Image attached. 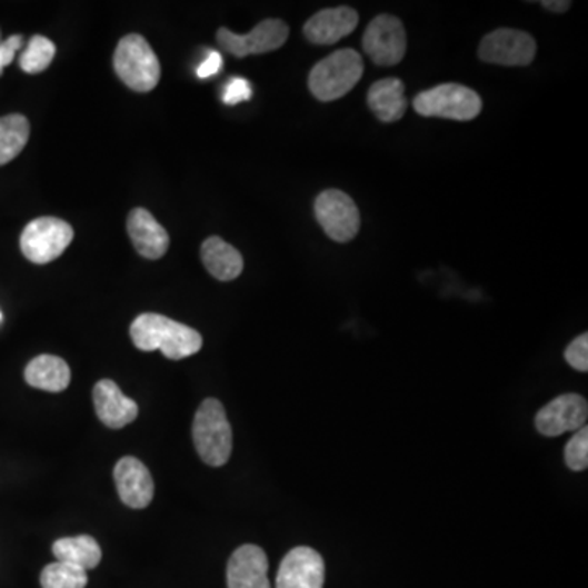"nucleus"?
I'll use <instances>...</instances> for the list:
<instances>
[{
	"instance_id": "nucleus-1",
	"label": "nucleus",
	"mask_w": 588,
	"mask_h": 588,
	"mask_svg": "<svg viewBox=\"0 0 588 588\" xmlns=\"http://www.w3.org/2000/svg\"><path fill=\"white\" fill-rule=\"evenodd\" d=\"M131 340L142 351L161 350L169 360H182L203 347L200 332L155 312L138 316L131 323Z\"/></svg>"
},
{
	"instance_id": "nucleus-2",
	"label": "nucleus",
	"mask_w": 588,
	"mask_h": 588,
	"mask_svg": "<svg viewBox=\"0 0 588 588\" xmlns=\"http://www.w3.org/2000/svg\"><path fill=\"white\" fill-rule=\"evenodd\" d=\"M193 444L197 454L213 468H221L232 454V430L225 406L218 399H207L195 413Z\"/></svg>"
},
{
	"instance_id": "nucleus-3",
	"label": "nucleus",
	"mask_w": 588,
	"mask_h": 588,
	"mask_svg": "<svg viewBox=\"0 0 588 588\" xmlns=\"http://www.w3.org/2000/svg\"><path fill=\"white\" fill-rule=\"evenodd\" d=\"M114 72L134 92H151L161 81V64L151 44L138 33L127 34L113 56Z\"/></svg>"
},
{
	"instance_id": "nucleus-4",
	"label": "nucleus",
	"mask_w": 588,
	"mask_h": 588,
	"mask_svg": "<svg viewBox=\"0 0 588 588\" xmlns=\"http://www.w3.org/2000/svg\"><path fill=\"white\" fill-rule=\"evenodd\" d=\"M363 76V59L355 50H339L312 68L309 90L321 102H333L347 96Z\"/></svg>"
},
{
	"instance_id": "nucleus-5",
	"label": "nucleus",
	"mask_w": 588,
	"mask_h": 588,
	"mask_svg": "<svg viewBox=\"0 0 588 588\" xmlns=\"http://www.w3.org/2000/svg\"><path fill=\"white\" fill-rule=\"evenodd\" d=\"M413 108L422 117L448 120H475L482 110V100L475 90L459 83H441L413 99Z\"/></svg>"
},
{
	"instance_id": "nucleus-6",
	"label": "nucleus",
	"mask_w": 588,
	"mask_h": 588,
	"mask_svg": "<svg viewBox=\"0 0 588 588\" xmlns=\"http://www.w3.org/2000/svg\"><path fill=\"white\" fill-rule=\"evenodd\" d=\"M74 239V229L69 222L53 216L33 219L23 229L20 249L30 262L37 266L53 262L62 256Z\"/></svg>"
},
{
	"instance_id": "nucleus-7",
	"label": "nucleus",
	"mask_w": 588,
	"mask_h": 588,
	"mask_svg": "<svg viewBox=\"0 0 588 588\" xmlns=\"http://www.w3.org/2000/svg\"><path fill=\"white\" fill-rule=\"evenodd\" d=\"M316 219L322 226L323 232L336 242H350L360 231V211L346 191H322L315 203Z\"/></svg>"
},
{
	"instance_id": "nucleus-8",
	"label": "nucleus",
	"mask_w": 588,
	"mask_h": 588,
	"mask_svg": "<svg viewBox=\"0 0 588 588\" xmlns=\"http://www.w3.org/2000/svg\"><path fill=\"white\" fill-rule=\"evenodd\" d=\"M290 28L283 20L268 19L260 22L247 34H238L228 28H219L216 33L219 47L236 58H246L249 54H263L280 50L287 43Z\"/></svg>"
},
{
	"instance_id": "nucleus-9",
	"label": "nucleus",
	"mask_w": 588,
	"mask_h": 588,
	"mask_svg": "<svg viewBox=\"0 0 588 588\" xmlns=\"http://www.w3.org/2000/svg\"><path fill=\"white\" fill-rule=\"evenodd\" d=\"M536 41L531 34L511 28H500L482 38L479 58L499 66H528L534 62Z\"/></svg>"
},
{
	"instance_id": "nucleus-10",
	"label": "nucleus",
	"mask_w": 588,
	"mask_h": 588,
	"mask_svg": "<svg viewBox=\"0 0 588 588\" xmlns=\"http://www.w3.org/2000/svg\"><path fill=\"white\" fill-rule=\"evenodd\" d=\"M365 53L378 66H396L407 50L406 30L401 20L392 16H378L363 34Z\"/></svg>"
},
{
	"instance_id": "nucleus-11",
	"label": "nucleus",
	"mask_w": 588,
	"mask_h": 588,
	"mask_svg": "<svg viewBox=\"0 0 588 588\" xmlns=\"http://www.w3.org/2000/svg\"><path fill=\"white\" fill-rule=\"evenodd\" d=\"M588 403L582 396L564 395L552 399L548 406L539 410L535 426L545 437H559L567 431L580 430L586 427Z\"/></svg>"
},
{
	"instance_id": "nucleus-12",
	"label": "nucleus",
	"mask_w": 588,
	"mask_h": 588,
	"mask_svg": "<svg viewBox=\"0 0 588 588\" xmlns=\"http://www.w3.org/2000/svg\"><path fill=\"white\" fill-rule=\"evenodd\" d=\"M326 566L322 556L308 546L291 549L280 564L277 588H322Z\"/></svg>"
},
{
	"instance_id": "nucleus-13",
	"label": "nucleus",
	"mask_w": 588,
	"mask_h": 588,
	"mask_svg": "<svg viewBox=\"0 0 588 588\" xmlns=\"http://www.w3.org/2000/svg\"><path fill=\"white\" fill-rule=\"evenodd\" d=\"M113 478L118 496L124 506L141 510L155 499V481L151 472L134 456H124L117 462Z\"/></svg>"
},
{
	"instance_id": "nucleus-14",
	"label": "nucleus",
	"mask_w": 588,
	"mask_h": 588,
	"mask_svg": "<svg viewBox=\"0 0 588 588\" xmlns=\"http://www.w3.org/2000/svg\"><path fill=\"white\" fill-rule=\"evenodd\" d=\"M228 588H271L266 551L256 545H243L228 562Z\"/></svg>"
},
{
	"instance_id": "nucleus-15",
	"label": "nucleus",
	"mask_w": 588,
	"mask_h": 588,
	"mask_svg": "<svg viewBox=\"0 0 588 588\" xmlns=\"http://www.w3.org/2000/svg\"><path fill=\"white\" fill-rule=\"evenodd\" d=\"M357 26V10L351 7H336V9H323L312 16L302 31L312 44L329 47L348 37Z\"/></svg>"
},
{
	"instance_id": "nucleus-16",
	"label": "nucleus",
	"mask_w": 588,
	"mask_h": 588,
	"mask_svg": "<svg viewBox=\"0 0 588 588\" xmlns=\"http://www.w3.org/2000/svg\"><path fill=\"white\" fill-rule=\"evenodd\" d=\"M93 406L103 426L123 428L138 417V403L127 398L111 379H102L93 388Z\"/></svg>"
},
{
	"instance_id": "nucleus-17",
	"label": "nucleus",
	"mask_w": 588,
	"mask_h": 588,
	"mask_svg": "<svg viewBox=\"0 0 588 588\" xmlns=\"http://www.w3.org/2000/svg\"><path fill=\"white\" fill-rule=\"evenodd\" d=\"M127 228L139 256L149 260L166 256L170 243L169 235L148 210L134 208L128 216Z\"/></svg>"
},
{
	"instance_id": "nucleus-18",
	"label": "nucleus",
	"mask_w": 588,
	"mask_h": 588,
	"mask_svg": "<svg viewBox=\"0 0 588 588\" xmlns=\"http://www.w3.org/2000/svg\"><path fill=\"white\" fill-rule=\"evenodd\" d=\"M401 79L388 78L375 82L368 90V106L382 123L401 120L407 111V99Z\"/></svg>"
},
{
	"instance_id": "nucleus-19",
	"label": "nucleus",
	"mask_w": 588,
	"mask_h": 588,
	"mask_svg": "<svg viewBox=\"0 0 588 588\" xmlns=\"http://www.w3.org/2000/svg\"><path fill=\"white\" fill-rule=\"evenodd\" d=\"M26 381L31 388L48 392H62L71 382V370L62 358L40 355L26 368Z\"/></svg>"
},
{
	"instance_id": "nucleus-20",
	"label": "nucleus",
	"mask_w": 588,
	"mask_h": 588,
	"mask_svg": "<svg viewBox=\"0 0 588 588\" xmlns=\"http://www.w3.org/2000/svg\"><path fill=\"white\" fill-rule=\"evenodd\" d=\"M201 260L211 277L219 281L236 280L243 270L241 252L221 238H208L201 246Z\"/></svg>"
},
{
	"instance_id": "nucleus-21",
	"label": "nucleus",
	"mask_w": 588,
	"mask_h": 588,
	"mask_svg": "<svg viewBox=\"0 0 588 588\" xmlns=\"http://www.w3.org/2000/svg\"><path fill=\"white\" fill-rule=\"evenodd\" d=\"M56 561L72 564L81 569L92 570L102 561V549L96 538L89 535L61 538L53 545Z\"/></svg>"
},
{
	"instance_id": "nucleus-22",
	"label": "nucleus",
	"mask_w": 588,
	"mask_h": 588,
	"mask_svg": "<svg viewBox=\"0 0 588 588\" xmlns=\"http://www.w3.org/2000/svg\"><path fill=\"white\" fill-rule=\"evenodd\" d=\"M30 138V123L23 114L0 118V166H6L26 148Z\"/></svg>"
},
{
	"instance_id": "nucleus-23",
	"label": "nucleus",
	"mask_w": 588,
	"mask_h": 588,
	"mask_svg": "<svg viewBox=\"0 0 588 588\" xmlns=\"http://www.w3.org/2000/svg\"><path fill=\"white\" fill-rule=\"evenodd\" d=\"M40 582L43 588H86L89 577L81 567L56 561L44 567Z\"/></svg>"
},
{
	"instance_id": "nucleus-24",
	"label": "nucleus",
	"mask_w": 588,
	"mask_h": 588,
	"mask_svg": "<svg viewBox=\"0 0 588 588\" xmlns=\"http://www.w3.org/2000/svg\"><path fill=\"white\" fill-rule=\"evenodd\" d=\"M56 54V47L53 41L48 40L47 37L34 34L28 41L27 50L20 56V68L27 74H38L44 69L50 68Z\"/></svg>"
},
{
	"instance_id": "nucleus-25",
	"label": "nucleus",
	"mask_w": 588,
	"mask_h": 588,
	"mask_svg": "<svg viewBox=\"0 0 588 588\" xmlns=\"http://www.w3.org/2000/svg\"><path fill=\"white\" fill-rule=\"evenodd\" d=\"M567 468L572 471H586L588 468V428L582 427L566 445Z\"/></svg>"
},
{
	"instance_id": "nucleus-26",
	"label": "nucleus",
	"mask_w": 588,
	"mask_h": 588,
	"mask_svg": "<svg viewBox=\"0 0 588 588\" xmlns=\"http://www.w3.org/2000/svg\"><path fill=\"white\" fill-rule=\"evenodd\" d=\"M566 361L577 371H588V336H582L574 339L566 348Z\"/></svg>"
},
{
	"instance_id": "nucleus-27",
	"label": "nucleus",
	"mask_w": 588,
	"mask_h": 588,
	"mask_svg": "<svg viewBox=\"0 0 588 588\" xmlns=\"http://www.w3.org/2000/svg\"><path fill=\"white\" fill-rule=\"evenodd\" d=\"M250 97H252V87H250V82L242 78H235L226 83L222 102H225L226 106H238V103L250 100Z\"/></svg>"
},
{
	"instance_id": "nucleus-28",
	"label": "nucleus",
	"mask_w": 588,
	"mask_h": 588,
	"mask_svg": "<svg viewBox=\"0 0 588 588\" xmlns=\"http://www.w3.org/2000/svg\"><path fill=\"white\" fill-rule=\"evenodd\" d=\"M23 38L20 34H13L9 40L0 43V76H2L3 68L9 66L16 58L17 51L22 47Z\"/></svg>"
},
{
	"instance_id": "nucleus-29",
	"label": "nucleus",
	"mask_w": 588,
	"mask_h": 588,
	"mask_svg": "<svg viewBox=\"0 0 588 588\" xmlns=\"http://www.w3.org/2000/svg\"><path fill=\"white\" fill-rule=\"evenodd\" d=\"M222 68V56L218 51H211L208 58L205 59L203 64L198 68L197 74L200 79H208L211 76H216L219 69Z\"/></svg>"
},
{
	"instance_id": "nucleus-30",
	"label": "nucleus",
	"mask_w": 588,
	"mask_h": 588,
	"mask_svg": "<svg viewBox=\"0 0 588 588\" xmlns=\"http://www.w3.org/2000/svg\"><path fill=\"white\" fill-rule=\"evenodd\" d=\"M541 6L549 12L556 13L567 12L570 9V2H567V0H545Z\"/></svg>"
},
{
	"instance_id": "nucleus-31",
	"label": "nucleus",
	"mask_w": 588,
	"mask_h": 588,
	"mask_svg": "<svg viewBox=\"0 0 588 588\" xmlns=\"http://www.w3.org/2000/svg\"><path fill=\"white\" fill-rule=\"evenodd\" d=\"M0 321H2V312H0Z\"/></svg>"
}]
</instances>
